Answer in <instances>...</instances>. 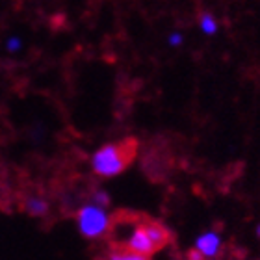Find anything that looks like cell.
Returning <instances> with one entry per match:
<instances>
[{"mask_svg": "<svg viewBox=\"0 0 260 260\" xmlns=\"http://www.w3.org/2000/svg\"><path fill=\"white\" fill-rule=\"evenodd\" d=\"M134 154L136 141L132 140H125L121 143H106L93 152L91 168L99 177L112 179L128 168V164L134 160Z\"/></svg>", "mask_w": 260, "mask_h": 260, "instance_id": "6da1fadb", "label": "cell"}, {"mask_svg": "<svg viewBox=\"0 0 260 260\" xmlns=\"http://www.w3.org/2000/svg\"><path fill=\"white\" fill-rule=\"evenodd\" d=\"M76 225L84 238L99 240L108 234L110 227H112V216L106 208L87 203L76 212Z\"/></svg>", "mask_w": 260, "mask_h": 260, "instance_id": "7a4b0ae2", "label": "cell"}, {"mask_svg": "<svg viewBox=\"0 0 260 260\" xmlns=\"http://www.w3.org/2000/svg\"><path fill=\"white\" fill-rule=\"evenodd\" d=\"M123 247L128 251H132V253H136V255H141V256H152L154 253H156V245L152 244V240L149 238V234L145 233V229H143V225L141 223H138V225H134V229L130 231V234L126 236L125 244H123Z\"/></svg>", "mask_w": 260, "mask_h": 260, "instance_id": "3957f363", "label": "cell"}, {"mask_svg": "<svg viewBox=\"0 0 260 260\" xmlns=\"http://www.w3.org/2000/svg\"><path fill=\"white\" fill-rule=\"evenodd\" d=\"M223 240L216 231H206L195 238V251H199L205 258H216L221 253Z\"/></svg>", "mask_w": 260, "mask_h": 260, "instance_id": "277c9868", "label": "cell"}, {"mask_svg": "<svg viewBox=\"0 0 260 260\" xmlns=\"http://www.w3.org/2000/svg\"><path fill=\"white\" fill-rule=\"evenodd\" d=\"M143 229H145V233L149 234V238L152 240V244L156 245V249H164L166 245L169 244V238H171V234L166 227H164L162 223L158 221H152V219H143L141 221Z\"/></svg>", "mask_w": 260, "mask_h": 260, "instance_id": "5b68a950", "label": "cell"}, {"mask_svg": "<svg viewBox=\"0 0 260 260\" xmlns=\"http://www.w3.org/2000/svg\"><path fill=\"white\" fill-rule=\"evenodd\" d=\"M24 210L30 214V216H45L47 212H49V203L45 199H41V197H28L26 201H24Z\"/></svg>", "mask_w": 260, "mask_h": 260, "instance_id": "8992f818", "label": "cell"}, {"mask_svg": "<svg viewBox=\"0 0 260 260\" xmlns=\"http://www.w3.org/2000/svg\"><path fill=\"white\" fill-rule=\"evenodd\" d=\"M199 28L205 36H214V34H217V30H219V24H217V19L212 15V13L203 11L199 15Z\"/></svg>", "mask_w": 260, "mask_h": 260, "instance_id": "52a82bcc", "label": "cell"}, {"mask_svg": "<svg viewBox=\"0 0 260 260\" xmlns=\"http://www.w3.org/2000/svg\"><path fill=\"white\" fill-rule=\"evenodd\" d=\"M108 260H151V258L136 255V253H132V251L125 249V247H115V249L110 251Z\"/></svg>", "mask_w": 260, "mask_h": 260, "instance_id": "ba28073f", "label": "cell"}, {"mask_svg": "<svg viewBox=\"0 0 260 260\" xmlns=\"http://www.w3.org/2000/svg\"><path fill=\"white\" fill-rule=\"evenodd\" d=\"M93 205L101 206V208H106L110 205V195L104 190H97L93 193Z\"/></svg>", "mask_w": 260, "mask_h": 260, "instance_id": "9c48e42d", "label": "cell"}, {"mask_svg": "<svg viewBox=\"0 0 260 260\" xmlns=\"http://www.w3.org/2000/svg\"><path fill=\"white\" fill-rule=\"evenodd\" d=\"M22 49V41L19 36H10L6 39V50L8 52H19Z\"/></svg>", "mask_w": 260, "mask_h": 260, "instance_id": "30bf717a", "label": "cell"}, {"mask_svg": "<svg viewBox=\"0 0 260 260\" xmlns=\"http://www.w3.org/2000/svg\"><path fill=\"white\" fill-rule=\"evenodd\" d=\"M182 41H184V38H182V34H180V32L169 34V38H168L169 47H180V45H182Z\"/></svg>", "mask_w": 260, "mask_h": 260, "instance_id": "8fae6325", "label": "cell"}, {"mask_svg": "<svg viewBox=\"0 0 260 260\" xmlns=\"http://www.w3.org/2000/svg\"><path fill=\"white\" fill-rule=\"evenodd\" d=\"M186 258H188V260H205V256L201 255L199 251L191 249V251H188V253H186Z\"/></svg>", "mask_w": 260, "mask_h": 260, "instance_id": "7c38bea8", "label": "cell"}, {"mask_svg": "<svg viewBox=\"0 0 260 260\" xmlns=\"http://www.w3.org/2000/svg\"><path fill=\"white\" fill-rule=\"evenodd\" d=\"M256 236H258V238H260V223H258V225H256Z\"/></svg>", "mask_w": 260, "mask_h": 260, "instance_id": "4fadbf2b", "label": "cell"}]
</instances>
